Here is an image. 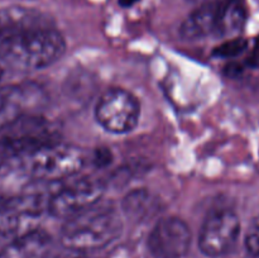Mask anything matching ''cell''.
<instances>
[{"label": "cell", "mask_w": 259, "mask_h": 258, "mask_svg": "<svg viewBox=\"0 0 259 258\" xmlns=\"http://www.w3.org/2000/svg\"><path fill=\"white\" fill-rule=\"evenodd\" d=\"M66 50L63 35L53 27L0 39V58L20 71L42 70L60 60Z\"/></svg>", "instance_id": "6da1fadb"}, {"label": "cell", "mask_w": 259, "mask_h": 258, "mask_svg": "<svg viewBox=\"0 0 259 258\" xmlns=\"http://www.w3.org/2000/svg\"><path fill=\"white\" fill-rule=\"evenodd\" d=\"M123 222L114 207L94 205L90 209L66 219L60 240L67 249L76 252L101 249L118 239Z\"/></svg>", "instance_id": "7a4b0ae2"}, {"label": "cell", "mask_w": 259, "mask_h": 258, "mask_svg": "<svg viewBox=\"0 0 259 258\" xmlns=\"http://www.w3.org/2000/svg\"><path fill=\"white\" fill-rule=\"evenodd\" d=\"M83 156L75 147L51 142L23 157L14 168L22 169L32 179L58 181L77 174L83 166Z\"/></svg>", "instance_id": "3957f363"}, {"label": "cell", "mask_w": 259, "mask_h": 258, "mask_svg": "<svg viewBox=\"0 0 259 258\" xmlns=\"http://www.w3.org/2000/svg\"><path fill=\"white\" fill-rule=\"evenodd\" d=\"M50 195L23 192L0 205V235L17 238L39 229L43 217L48 214Z\"/></svg>", "instance_id": "277c9868"}, {"label": "cell", "mask_w": 259, "mask_h": 258, "mask_svg": "<svg viewBox=\"0 0 259 258\" xmlns=\"http://www.w3.org/2000/svg\"><path fill=\"white\" fill-rule=\"evenodd\" d=\"M55 142L50 124L39 118H22L0 137V167L14 168L24 156Z\"/></svg>", "instance_id": "5b68a950"}, {"label": "cell", "mask_w": 259, "mask_h": 258, "mask_svg": "<svg viewBox=\"0 0 259 258\" xmlns=\"http://www.w3.org/2000/svg\"><path fill=\"white\" fill-rule=\"evenodd\" d=\"M141 116V105L133 94L123 89H110L101 95L95 118L106 132L125 134L134 131Z\"/></svg>", "instance_id": "8992f818"}, {"label": "cell", "mask_w": 259, "mask_h": 258, "mask_svg": "<svg viewBox=\"0 0 259 258\" xmlns=\"http://www.w3.org/2000/svg\"><path fill=\"white\" fill-rule=\"evenodd\" d=\"M104 191L101 182L88 179L60 187L50 195L48 214L53 218L70 219L99 204Z\"/></svg>", "instance_id": "52a82bcc"}, {"label": "cell", "mask_w": 259, "mask_h": 258, "mask_svg": "<svg viewBox=\"0 0 259 258\" xmlns=\"http://www.w3.org/2000/svg\"><path fill=\"white\" fill-rule=\"evenodd\" d=\"M240 234V220L230 210H220L206 218L200 232L199 247L209 257H220L233 249Z\"/></svg>", "instance_id": "ba28073f"}, {"label": "cell", "mask_w": 259, "mask_h": 258, "mask_svg": "<svg viewBox=\"0 0 259 258\" xmlns=\"http://www.w3.org/2000/svg\"><path fill=\"white\" fill-rule=\"evenodd\" d=\"M191 230L177 217H166L156 223L147 245L156 258H184L191 245Z\"/></svg>", "instance_id": "9c48e42d"}, {"label": "cell", "mask_w": 259, "mask_h": 258, "mask_svg": "<svg viewBox=\"0 0 259 258\" xmlns=\"http://www.w3.org/2000/svg\"><path fill=\"white\" fill-rule=\"evenodd\" d=\"M39 101V90L32 85H9L0 88V131H5Z\"/></svg>", "instance_id": "30bf717a"}, {"label": "cell", "mask_w": 259, "mask_h": 258, "mask_svg": "<svg viewBox=\"0 0 259 258\" xmlns=\"http://www.w3.org/2000/svg\"><path fill=\"white\" fill-rule=\"evenodd\" d=\"M45 27H51L50 23L37 10L23 7L0 10V39Z\"/></svg>", "instance_id": "8fae6325"}, {"label": "cell", "mask_w": 259, "mask_h": 258, "mask_svg": "<svg viewBox=\"0 0 259 258\" xmlns=\"http://www.w3.org/2000/svg\"><path fill=\"white\" fill-rule=\"evenodd\" d=\"M52 247V239L43 230L37 229L13 238L9 244L0 250V258H47Z\"/></svg>", "instance_id": "7c38bea8"}, {"label": "cell", "mask_w": 259, "mask_h": 258, "mask_svg": "<svg viewBox=\"0 0 259 258\" xmlns=\"http://www.w3.org/2000/svg\"><path fill=\"white\" fill-rule=\"evenodd\" d=\"M219 12L220 3L218 2L199 5L181 24L180 35L184 39L195 40L205 38L214 30H218Z\"/></svg>", "instance_id": "4fadbf2b"}, {"label": "cell", "mask_w": 259, "mask_h": 258, "mask_svg": "<svg viewBox=\"0 0 259 258\" xmlns=\"http://www.w3.org/2000/svg\"><path fill=\"white\" fill-rule=\"evenodd\" d=\"M247 13L243 0H224L220 3L218 32L223 35L239 33L244 27Z\"/></svg>", "instance_id": "5bb4252c"}, {"label": "cell", "mask_w": 259, "mask_h": 258, "mask_svg": "<svg viewBox=\"0 0 259 258\" xmlns=\"http://www.w3.org/2000/svg\"><path fill=\"white\" fill-rule=\"evenodd\" d=\"M123 209L129 217L151 215L154 211L153 209H156V201L152 200L149 192L144 190H136L124 199Z\"/></svg>", "instance_id": "9a60e30c"}, {"label": "cell", "mask_w": 259, "mask_h": 258, "mask_svg": "<svg viewBox=\"0 0 259 258\" xmlns=\"http://www.w3.org/2000/svg\"><path fill=\"white\" fill-rule=\"evenodd\" d=\"M247 40L242 38H233L215 48L212 55L222 58H233L239 56L247 48Z\"/></svg>", "instance_id": "2e32d148"}, {"label": "cell", "mask_w": 259, "mask_h": 258, "mask_svg": "<svg viewBox=\"0 0 259 258\" xmlns=\"http://www.w3.org/2000/svg\"><path fill=\"white\" fill-rule=\"evenodd\" d=\"M244 243L248 254L253 258H259V220H255L250 225Z\"/></svg>", "instance_id": "e0dca14e"}, {"label": "cell", "mask_w": 259, "mask_h": 258, "mask_svg": "<svg viewBox=\"0 0 259 258\" xmlns=\"http://www.w3.org/2000/svg\"><path fill=\"white\" fill-rule=\"evenodd\" d=\"M249 63L252 66H259V43L255 46V50L254 52H253V55L250 56Z\"/></svg>", "instance_id": "ac0fdd59"}, {"label": "cell", "mask_w": 259, "mask_h": 258, "mask_svg": "<svg viewBox=\"0 0 259 258\" xmlns=\"http://www.w3.org/2000/svg\"><path fill=\"white\" fill-rule=\"evenodd\" d=\"M187 2L192 3V4L204 5V4H209V3H214V2H217V0H187Z\"/></svg>", "instance_id": "d6986e66"}, {"label": "cell", "mask_w": 259, "mask_h": 258, "mask_svg": "<svg viewBox=\"0 0 259 258\" xmlns=\"http://www.w3.org/2000/svg\"><path fill=\"white\" fill-rule=\"evenodd\" d=\"M119 2H120V4L124 5V7H129V5H133L137 0H119Z\"/></svg>", "instance_id": "ffe728a7"}, {"label": "cell", "mask_w": 259, "mask_h": 258, "mask_svg": "<svg viewBox=\"0 0 259 258\" xmlns=\"http://www.w3.org/2000/svg\"><path fill=\"white\" fill-rule=\"evenodd\" d=\"M3 75H4V71H3V68L0 67V82H2V78H3Z\"/></svg>", "instance_id": "44dd1931"}]
</instances>
